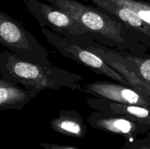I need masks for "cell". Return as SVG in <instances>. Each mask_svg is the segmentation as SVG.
<instances>
[{
	"instance_id": "obj_1",
	"label": "cell",
	"mask_w": 150,
	"mask_h": 149,
	"mask_svg": "<svg viewBox=\"0 0 150 149\" xmlns=\"http://www.w3.org/2000/svg\"><path fill=\"white\" fill-rule=\"evenodd\" d=\"M0 77L13 85H21L35 98L45 89L67 87L81 90V75L52 64H42L20 58L10 51H0Z\"/></svg>"
},
{
	"instance_id": "obj_2",
	"label": "cell",
	"mask_w": 150,
	"mask_h": 149,
	"mask_svg": "<svg viewBox=\"0 0 150 149\" xmlns=\"http://www.w3.org/2000/svg\"><path fill=\"white\" fill-rule=\"evenodd\" d=\"M68 15L91 33L97 34L116 43H125L123 25L108 14L76 0H45Z\"/></svg>"
},
{
	"instance_id": "obj_3",
	"label": "cell",
	"mask_w": 150,
	"mask_h": 149,
	"mask_svg": "<svg viewBox=\"0 0 150 149\" xmlns=\"http://www.w3.org/2000/svg\"><path fill=\"white\" fill-rule=\"evenodd\" d=\"M0 45L26 61L42 64H51L46 49L35 37L1 10Z\"/></svg>"
},
{
	"instance_id": "obj_4",
	"label": "cell",
	"mask_w": 150,
	"mask_h": 149,
	"mask_svg": "<svg viewBox=\"0 0 150 149\" xmlns=\"http://www.w3.org/2000/svg\"><path fill=\"white\" fill-rule=\"evenodd\" d=\"M41 32L48 43L64 56L76 61L94 72L107 76L120 83L130 86L122 75L93 51L78 45L73 39L61 36L48 28L41 29Z\"/></svg>"
},
{
	"instance_id": "obj_5",
	"label": "cell",
	"mask_w": 150,
	"mask_h": 149,
	"mask_svg": "<svg viewBox=\"0 0 150 149\" xmlns=\"http://www.w3.org/2000/svg\"><path fill=\"white\" fill-rule=\"evenodd\" d=\"M23 2L41 29L48 28L55 33L71 39L89 33V31L68 15L51 4L38 0H23Z\"/></svg>"
},
{
	"instance_id": "obj_6",
	"label": "cell",
	"mask_w": 150,
	"mask_h": 149,
	"mask_svg": "<svg viewBox=\"0 0 150 149\" xmlns=\"http://www.w3.org/2000/svg\"><path fill=\"white\" fill-rule=\"evenodd\" d=\"M81 91L96 97L118 103L150 108V99L131 86L122 83L96 81L86 85Z\"/></svg>"
},
{
	"instance_id": "obj_7",
	"label": "cell",
	"mask_w": 150,
	"mask_h": 149,
	"mask_svg": "<svg viewBox=\"0 0 150 149\" xmlns=\"http://www.w3.org/2000/svg\"><path fill=\"white\" fill-rule=\"evenodd\" d=\"M89 123L93 128L111 134L122 135L128 141L136 138L138 134L146 130V125H138L134 121L125 117L93 113L89 118Z\"/></svg>"
},
{
	"instance_id": "obj_8",
	"label": "cell",
	"mask_w": 150,
	"mask_h": 149,
	"mask_svg": "<svg viewBox=\"0 0 150 149\" xmlns=\"http://www.w3.org/2000/svg\"><path fill=\"white\" fill-rule=\"evenodd\" d=\"M91 2L115 15L127 26L150 37V26L144 22L135 12L117 0H82Z\"/></svg>"
},
{
	"instance_id": "obj_9",
	"label": "cell",
	"mask_w": 150,
	"mask_h": 149,
	"mask_svg": "<svg viewBox=\"0 0 150 149\" xmlns=\"http://www.w3.org/2000/svg\"><path fill=\"white\" fill-rule=\"evenodd\" d=\"M103 99L104 101L99 100L96 102L95 100H92V102L89 103V105H92V106L98 105V107H95V108L98 109L105 110L111 113L122 115L136 123L150 126V108L139 105H126L112 102L108 99Z\"/></svg>"
},
{
	"instance_id": "obj_10",
	"label": "cell",
	"mask_w": 150,
	"mask_h": 149,
	"mask_svg": "<svg viewBox=\"0 0 150 149\" xmlns=\"http://www.w3.org/2000/svg\"><path fill=\"white\" fill-rule=\"evenodd\" d=\"M59 116L51 121L52 129L59 134L74 138H83L87 131L81 115L76 110L59 111Z\"/></svg>"
},
{
	"instance_id": "obj_11",
	"label": "cell",
	"mask_w": 150,
	"mask_h": 149,
	"mask_svg": "<svg viewBox=\"0 0 150 149\" xmlns=\"http://www.w3.org/2000/svg\"><path fill=\"white\" fill-rule=\"evenodd\" d=\"M33 98L29 91L16 85L0 86V110H21Z\"/></svg>"
},
{
	"instance_id": "obj_12",
	"label": "cell",
	"mask_w": 150,
	"mask_h": 149,
	"mask_svg": "<svg viewBox=\"0 0 150 149\" xmlns=\"http://www.w3.org/2000/svg\"><path fill=\"white\" fill-rule=\"evenodd\" d=\"M138 15L144 22L150 26V2L144 0H117Z\"/></svg>"
},
{
	"instance_id": "obj_13",
	"label": "cell",
	"mask_w": 150,
	"mask_h": 149,
	"mask_svg": "<svg viewBox=\"0 0 150 149\" xmlns=\"http://www.w3.org/2000/svg\"><path fill=\"white\" fill-rule=\"evenodd\" d=\"M124 57L133 64L141 78L150 85V58H139L129 55Z\"/></svg>"
},
{
	"instance_id": "obj_14",
	"label": "cell",
	"mask_w": 150,
	"mask_h": 149,
	"mask_svg": "<svg viewBox=\"0 0 150 149\" xmlns=\"http://www.w3.org/2000/svg\"><path fill=\"white\" fill-rule=\"evenodd\" d=\"M122 149H150V137L142 140L128 141Z\"/></svg>"
},
{
	"instance_id": "obj_15",
	"label": "cell",
	"mask_w": 150,
	"mask_h": 149,
	"mask_svg": "<svg viewBox=\"0 0 150 149\" xmlns=\"http://www.w3.org/2000/svg\"><path fill=\"white\" fill-rule=\"evenodd\" d=\"M40 146L44 149H81L74 146L49 143H41Z\"/></svg>"
},
{
	"instance_id": "obj_16",
	"label": "cell",
	"mask_w": 150,
	"mask_h": 149,
	"mask_svg": "<svg viewBox=\"0 0 150 149\" xmlns=\"http://www.w3.org/2000/svg\"><path fill=\"white\" fill-rule=\"evenodd\" d=\"M10 85H13V84L9 83V82H7L6 80H4V79H2V78H1V77H0V86H10Z\"/></svg>"
},
{
	"instance_id": "obj_17",
	"label": "cell",
	"mask_w": 150,
	"mask_h": 149,
	"mask_svg": "<svg viewBox=\"0 0 150 149\" xmlns=\"http://www.w3.org/2000/svg\"><path fill=\"white\" fill-rule=\"evenodd\" d=\"M144 1H150V0H144Z\"/></svg>"
}]
</instances>
